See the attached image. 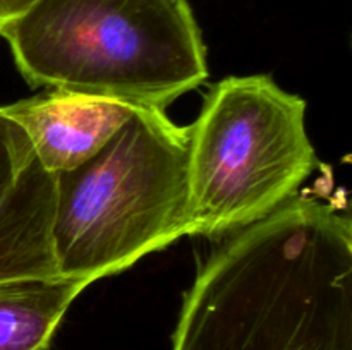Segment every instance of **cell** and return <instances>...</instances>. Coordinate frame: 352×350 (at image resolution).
Wrapping results in <instances>:
<instances>
[{
  "mask_svg": "<svg viewBox=\"0 0 352 350\" xmlns=\"http://www.w3.org/2000/svg\"><path fill=\"white\" fill-rule=\"evenodd\" d=\"M172 350H352V220L305 192L229 233L182 302Z\"/></svg>",
  "mask_w": 352,
  "mask_h": 350,
  "instance_id": "obj_1",
  "label": "cell"
},
{
  "mask_svg": "<svg viewBox=\"0 0 352 350\" xmlns=\"http://www.w3.org/2000/svg\"><path fill=\"white\" fill-rule=\"evenodd\" d=\"M0 36L33 88L164 110L208 78L188 0H36Z\"/></svg>",
  "mask_w": 352,
  "mask_h": 350,
  "instance_id": "obj_2",
  "label": "cell"
},
{
  "mask_svg": "<svg viewBox=\"0 0 352 350\" xmlns=\"http://www.w3.org/2000/svg\"><path fill=\"white\" fill-rule=\"evenodd\" d=\"M188 148V127L136 106L93 156L55 175L57 273L91 285L186 235Z\"/></svg>",
  "mask_w": 352,
  "mask_h": 350,
  "instance_id": "obj_3",
  "label": "cell"
},
{
  "mask_svg": "<svg viewBox=\"0 0 352 350\" xmlns=\"http://www.w3.org/2000/svg\"><path fill=\"white\" fill-rule=\"evenodd\" d=\"M305 119V100L270 75L213 84L188 127L186 235H229L298 196L316 163Z\"/></svg>",
  "mask_w": 352,
  "mask_h": 350,
  "instance_id": "obj_4",
  "label": "cell"
},
{
  "mask_svg": "<svg viewBox=\"0 0 352 350\" xmlns=\"http://www.w3.org/2000/svg\"><path fill=\"white\" fill-rule=\"evenodd\" d=\"M55 174L0 106V283L57 277Z\"/></svg>",
  "mask_w": 352,
  "mask_h": 350,
  "instance_id": "obj_5",
  "label": "cell"
},
{
  "mask_svg": "<svg viewBox=\"0 0 352 350\" xmlns=\"http://www.w3.org/2000/svg\"><path fill=\"white\" fill-rule=\"evenodd\" d=\"M134 108L116 100L55 89L2 105L3 112L26 130L41 163L55 175L93 156Z\"/></svg>",
  "mask_w": 352,
  "mask_h": 350,
  "instance_id": "obj_6",
  "label": "cell"
},
{
  "mask_svg": "<svg viewBox=\"0 0 352 350\" xmlns=\"http://www.w3.org/2000/svg\"><path fill=\"white\" fill-rule=\"evenodd\" d=\"M78 278H28L0 283V350H45L69 305L88 287Z\"/></svg>",
  "mask_w": 352,
  "mask_h": 350,
  "instance_id": "obj_7",
  "label": "cell"
},
{
  "mask_svg": "<svg viewBox=\"0 0 352 350\" xmlns=\"http://www.w3.org/2000/svg\"><path fill=\"white\" fill-rule=\"evenodd\" d=\"M36 0H0V27L6 26L9 21L23 14Z\"/></svg>",
  "mask_w": 352,
  "mask_h": 350,
  "instance_id": "obj_8",
  "label": "cell"
}]
</instances>
